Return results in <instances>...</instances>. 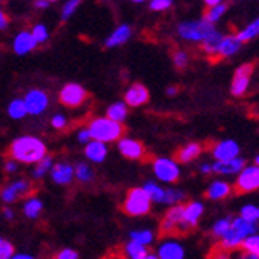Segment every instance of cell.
Wrapping results in <instances>:
<instances>
[{
    "instance_id": "56",
    "label": "cell",
    "mask_w": 259,
    "mask_h": 259,
    "mask_svg": "<svg viewBox=\"0 0 259 259\" xmlns=\"http://www.w3.org/2000/svg\"><path fill=\"white\" fill-rule=\"evenodd\" d=\"M220 4V0H205V7L207 8H210V7H215Z\"/></svg>"
},
{
    "instance_id": "8",
    "label": "cell",
    "mask_w": 259,
    "mask_h": 259,
    "mask_svg": "<svg viewBox=\"0 0 259 259\" xmlns=\"http://www.w3.org/2000/svg\"><path fill=\"white\" fill-rule=\"evenodd\" d=\"M253 63H243L234 71L231 82V94L234 97H243L250 87L251 74H253Z\"/></svg>"
},
{
    "instance_id": "40",
    "label": "cell",
    "mask_w": 259,
    "mask_h": 259,
    "mask_svg": "<svg viewBox=\"0 0 259 259\" xmlns=\"http://www.w3.org/2000/svg\"><path fill=\"white\" fill-rule=\"evenodd\" d=\"M74 174H76V177L79 179V180H82V182H89L90 179L94 177V172H92V169L85 164V163H79L76 167H74Z\"/></svg>"
},
{
    "instance_id": "26",
    "label": "cell",
    "mask_w": 259,
    "mask_h": 259,
    "mask_svg": "<svg viewBox=\"0 0 259 259\" xmlns=\"http://www.w3.org/2000/svg\"><path fill=\"white\" fill-rule=\"evenodd\" d=\"M106 146L103 144V142H98V141H92L89 142L87 147H85V157L89 160H92L95 163H101L103 160L106 158Z\"/></svg>"
},
{
    "instance_id": "14",
    "label": "cell",
    "mask_w": 259,
    "mask_h": 259,
    "mask_svg": "<svg viewBox=\"0 0 259 259\" xmlns=\"http://www.w3.org/2000/svg\"><path fill=\"white\" fill-rule=\"evenodd\" d=\"M245 164L247 163H245L242 157L228 160V161H215L212 163V172L220 174V176H237L245 167Z\"/></svg>"
},
{
    "instance_id": "12",
    "label": "cell",
    "mask_w": 259,
    "mask_h": 259,
    "mask_svg": "<svg viewBox=\"0 0 259 259\" xmlns=\"http://www.w3.org/2000/svg\"><path fill=\"white\" fill-rule=\"evenodd\" d=\"M204 213V204L199 201H191L188 204H184L182 210V222H184V229L185 232L191 231L193 228H196L199 220Z\"/></svg>"
},
{
    "instance_id": "17",
    "label": "cell",
    "mask_w": 259,
    "mask_h": 259,
    "mask_svg": "<svg viewBox=\"0 0 259 259\" xmlns=\"http://www.w3.org/2000/svg\"><path fill=\"white\" fill-rule=\"evenodd\" d=\"M232 193V185L226 180H213V182L207 187L205 190V196L212 199V201H222L228 198Z\"/></svg>"
},
{
    "instance_id": "47",
    "label": "cell",
    "mask_w": 259,
    "mask_h": 259,
    "mask_svg": "<svg viewBox=\"0 0 259 259\" xmlns=\"http://www.w3.org/2000/svg\"><path fill=\"white\" fill-rule=\"evenodd\" d=\"M231 259H259L257 254H251V253H247L243 250H236V251H231Z\"/></svg>"
},
{
    "instance_id": "25",
    "label": "cell",
    "mask_w": 259,
    "mask_h": 259,
    "mask_svg": "<svg viewBox=\"0 0 259 259\" xmlns=\"http://www.w3.org/2000/svg\"><path fill=\"white\" fill-rule=\"evenodd\" d=\"M257 36H259V18H256L254 21H251L250 24H247L243 29H240L236 33V38H237V40L242 45L253 41L254 38H257Z\"/></svg>"
},
{
    "instance_id": "11",
    "label": "cell",
    "mask_w": 259,
    "mask_h": 259,
    "mask_svg": "<svg viewBox=\"0 0 259 259\" xmlns=\"http://www.w3.org/2000/svg\"><path fill=\"white\" fill-rule=\"evenodd\" d=\"M87 92L77 84H67L60 90V103L70 108H77L87 100Z\"/></svg>"
},
{
    "instance_id": "5",
    "label": "cell",
    "mask_w": 259,
    "mask_h": 259,
    "mask_svg": "<svg viewBox=\"0 0 259 259\" xmlns=\"http://www.w3.org/2000/svg\"><path fill=\"white\" fill-rule=\"evenodd\" d=\"M182 210L184 204L172 205L167 210L160 223V236H179V234H187L184 229V222H182Z\"/></svg>"
},
{
    "instance_id": "62",
    "label": "cell",
    "mask_w": 259,
    "mask_h": 259,
    "mask_svg": "<svg viewBox=\"0 0 259 259\" xmlns=\"http://www.w3.org/2000/svg\"><path fill=\"white\" fill-rule=\"evenodd\" d=\"M254 164H256V166L259 167V155H257V157L254 158Z\"/></svg>"
},
{
    "instance_id": "7",
    "label": "cell",
    "mask_w": 259,
    "mask_h": 259,
    "mask_svg": "<svg viewBox=\"0 0 259 259\" xmlns=\"http://www.w3.org/2000/svg\"><path fill=\"white\" fill-rule=\"evenodd\" d=\"M35 191H36V187L32 185L30 182H25V180H16V182H11L0 190V198L10 204V202H15V201L25 198V196H33Z\"/></svg>"
},
{
    "instance_id": "29",
    "label": "cell",
    "mask_w": 259,
    "mask_h": 259,
    "mask_svg": "<svg viewBox=\"0 0 259 259\" xmlns=\"http://www.w3.org/2000/svg\"><path fill=\"white\" fill-rule=\"evenodd\" d=\"M226 11H228V5L225 2H220L215 7L207 8L205 13H204V16H202V19L207 21L209 24H212V25H215L220 19H222L226 15Z\"/></svg>"
},
{
    "instance_id": "21",
    "label": "cell",
    "mask_w": 259,
    "mask_h": 259,
    "mask_svg": "<svg viewBox=\"0 0 259 259\" xmlns=\"http://www.w3.org/2000/svg\"><path fill=\"white\" fill-rule=\"evenodd\" d=\"M242 242H243V237L239 234V232L236 231V229H229L226 234L220 239V245L218 247L222 248V250H225V251H236V250H239L240 248V245H242Z\"/></svg>"
},
{
    "instance_id": "42",
    "label": "cell",
    "mask_w": 259,
    "mask_h": 259,
    "mask_svg": "<svg viewBox=\"0 0 259 259\" xmlns=\"http://www.w3.org/2000/svg\"><path fill=\"white\" fill-rule=\"evenodd\" d=\"M172 62L176 65V68H185L188 65V54L185 53V51H176V53L172 54Z\"/></svg>"
},
{
    "instance_id": "19",
    "label": "cell",
    "mask_w": 259,
    "mask_h": 259,
    "mask_svg": "<svg viewBox=\"0 0 259 259\" xmlns=\"http://www.w3.org/2000/svg\"><path fill=\"white\" fill-rule=\"evenodd\" d=\"M184 247L176 240H166L158 248V259H184Z\"/></svg>"
},
{
    "instance_id": "46",
    "label": "cell",
    "mask_w": 259,
    "mask_h": 259,
    "mask_svg": "<svg viewBox=\"0 0 259 259\" xmlns=\"http://www.w3.org/2000/svg\"><path fill=\"white\" fill-rule=\"evenodd\" d=\"M172 5L171 0H152L150 2V8L153 11H163V10H167Z\"/></svg>"
},
{
    "instance_id": "54",
    "label": "cell",
    "mask_w": 259,
    "mask_h": 259,
    "mask_svg": "<svg viewBox=\"0 0 259 259\" xmlns=\"http://www.w3.org/2000/svg\"><path fill=\"white\" fill-rule=\"evenodd\" d=\"M5 167H7V171H8V172H13V171H16V169H18V164H16L15 160H8V161L5 163Z\"/></svg>"
},
{
    "instance_id": "48",
    "label": "cell",
    "mask_w": 259,
    "mask_h": 259,
    "mask_svg": "<svg viewBox=\"0 0 259 259\" xmlns=\"http://www.w3.org/2000/svg\"><path fill=\"white\" fill-rule=\"evenodd\" d=\"M209 259H231V253L229 251H225L220 247L213 248L209 254Z\"/></svg>"
},
{
    "instance_id": "44",
    "label": "cell",
    "mask_w": 259,
    "mask_h": 259,
    "mask_svg": "<svg viewBox=\"0 0 259 259\" xmlns=\"http://www.w3.org/2000/svg\"><path fill=\"white\" fill-rule=\"evenodd\" d=\"M77 7H79V2H76V0H71V2H68L67 5L63 7V10H62V19L67 21L73 15V13L77 10Z\"/></svg>"
},
{
    "instance_id": "61",
    "label": "cell",
    "mask_w": 259,
    "mask_h": 259,
    "mask_svg": "<svg viewBox=\"0 0 259 259\" xmlns=\"http://www.w3.org/2000/svg\"><path fill=\"white\" fill-rule=\"evenodd\" d=\"M144 259H158V256H155V254H150V253H149Z\"/></svg>"
},
{
    "instance_id": "1",
    "label": "cell",
    "mask_w": 259,
    "mask_h": 259,
    "mask_svg": "<svg viewBox=\"0 0 259 259\" xmlns=\"http://www.w3.org/2000/svg\"><path fill=\"white\" fill-rule=\"evenodd\" d=\"M46 146L45 142L33 136H21L11 142L8 149V155L11 160L21 161L25 164L40 163L46 157Z\"/></svg>"
},
{
    "instance_id": "36",
    "label": "cell",
    "mask_w": 259,
    "mask_h": 259,
    "mask_svg": "<svg viewBox=\"0 0 259 259\" xmlns=\"http://www.w3.org/2000/svg\"><path fill=\"white\" fill-rule=\"evenodd\" d=\"M240 250L259 256V234H253V236L245 237L242 245H240Z\"/></svg>"
},
{
    "instance_id": "10",
    "label": "cell",
    "mask_w": 259,
    "mask_h": 259,
    "mask_svg": "<svg viewBox=\"0 0 259 259\" xmlns=\"http://www.w3.org/2000/svg\"><path fill=\"white\" fill-rule=\"evenodd\" d=\"M240 155V146L234 139H223L217 142L212 147V157L215 161H228L234 160Z\"/></svg>"
},
{
    "instance_id": "41",
    "label": "cell",
    "mask_w": 259,
    "mask_h": 259,
    "mask_svg": "<svg viewBox=\"0 0 259 259\" xmlns=\"http://www.w3.org/2000/svg\"><path fill=\"white\" fill-rule=\"evenodd\" d=\"M51 166H53V161H51V157H46L36 164V167H35V171H33V176L36 177V179H40V177H43L46 172H48V169H51Z\"/></svg>"
},
{
    "instance_id": "50",
    "label": "cell",
    "mask_w": 259,
    "mask_h": 259,
    "mask_svg": "<svg viewBox=\"0 0 259 259\" xmlns=\"http://www.w3.org/2000/svg\"><path fill=\"white\" fill-rule=\"evenodd\" d=\"M103 259H126V256H125V253L120 250V248H117V250H112V251H109L105 257Z\"/></svg>"
},
{
    "instance_id": "43",
    "label": "cell",
    "mask_w": 259,
    "mask_h": 259,
    "mask_svg": "<svg viewBox=\"0 0 259 259\" xmlns=\"http://www.w3.org/2000/svg\"><path fill=\"white\" fill-rule=\"evenodd\" d=\"M32 36L35 38V41L36 43H43L48 40V30L45 25H35V29L32 30Z\"/></svg>"
},
{
    "instance_id": "49",
    "label": "cell",
    "mask_w": 259,
    "mask_h": 259,
    "mask_svg": "<svg viewBox=\"0 0 259 259\" xmlns=\"http://www.w3.org/2000/svg\"><path fill=\"white\" fill-rule=\"evenodd\" d=\"M54 259H77V253L74 250H70V248H65L62 251H59L56 254Z\"/></svg>"
},
{
    "instance_id": "27",
    "label": "cell",
    "mask_w": 259,
    "mask_h": 259,
    "mask_svg": "<svg viewBox=\"0 0 259 259\" xmlns=\"http://www.w3.org/2000/svg\"><path fill=\"white\" fill-rule=\"evenodd\" d=\"M74 174V169L70 166V164H65V163H59L53 167V179L56 184H68L71 177Z\"/></svg>"
},
{
    "instance_id": "35",
    "label": "cell",
    "mask_w": 259,
    "mask_h": 259,
    "mask_svg": "<svg viewBox=\"0 0 259 259\" xmlns=\"http://www.w3.org/2000/svg\"><path fill=\"white\" fill-rule=\"evenodd\" d=\"M144 190L149 194L150 201H153V202H161L163 204V201H164V188H161L157 184L149 182V184H146Z\"/></svg>"
},
{
    "instance_id": "31",
    "label": "cell",
    "mask_w": 259,
    "mask_h": 259,
    "mask_svg": "<svg viewBox=\"0 0 259 259\" xmlns=\"http://www.w3.org/2000/svg\"><path fill=\"white\" fill-rule=\"evenodd\" d=\"M239 217L248 220V222L259 225V205L256 204H245L242 205V209L239 212Z\"/></svg>"
},
{
    "instance_id": "28",
    "label": "cell",
    "mask_w": 259,
    "mask_h": 259,
    "mask_svg": "<svg viewBox=\"0 0 259 259\" xmlns=\"http://www.w3.org/2000/svg\"><path fill=\"white\" fill-rule=\"evenodd\" d=\"M130 35H132V29L128 27V25H120L119 29H115L111 36L106 40V46L108 48H114V46H119V45H123Z\"/></svg>"
},
{
    "instance_id": "38",
    "label": "cell",
    "mask_w": 259,
    "mask_h": 259,
    "mask_svg": "<svg viewBox=\"0 0 259 259\" xmlns=\"http://www.w3.org/2000/svg\"><path fill=\"white\" fill-rule=\"evenodd\" d=\"M152 240H153V234L150 231H136L132 234V242H136V243L142 245V247L149 245Z\"/></svg>"
},
{
    "instance_id": "2",
    "label": "cell",
    "mask_w": 259,
    "mask_h": 259,
    "mask_svg": "<svg viewBox=\"0 0 259 259\" xmlns=\"http://www.w3.org/2000/svg\"><path fill=\"white\" fill-rule=\"evenodd\" d=\"M87 132L90 138H94V141L111 142V141H117L122 138V135L125 133V126L122 123L109 120L108 117L106 119L98 117L90 122Z\"/></svg>"
},
{
    "instance_id": "57",
    "label": "cell",
    "mask_w": 259,
    "mask_h": 259,
    "mask_svg": "<svg viewBox=\"0 0 259 259\" xmlns=\"http://www.w3.org/2000/svg\"><path fill=\"white\" fill-rule=\"evenodd\" d=\"M177 90H179L177 87H167L166 94H167V95H176V94H177Z\"/></svg>"
},
{
    "instance_id": "24",
    "label": "cell",
    "mask_w": 259,
    "mask_h": 259,
    "mask_svg": "<svg viewBox=\"0 0 259 259\" xmlns=\"http://www.w3.org/2000/svg\"><path fill=\"white\" fill-rule=\"evenodd\" d=\"M232 229H236L239 234L245 239L248 236H253V234H257V225L248 222V220H245L242 217H234L232 218V225H231Z\"/></svg>"
},
{
    "instance_id": "3",
    "label": "cell",
    "mask_w": 259,
    "mask_h": 259,
    "mask_svg": "<svg viewBox=\"0 0 259 259\" xmlns=\"http://www.w3.org/2000/svg\"><path fill=\"white\" fill-rule=\"evenodd\" d=\"M217 29L215 25L209 24L204 19L198 21H185L177 25V33L180 38H184L187 41H194V43H202L207 36L213 33Z\"/></svg>"
},
{
    "instance_id": "20",
    "label": "cell",
    "mask_w": 259,
    "mask_h": 259,
    "mask_svg": "<svg viewBox=\"0 0 259 259\" xmlns=\"http://www.w3.org/2000/svg\"><path fill=\"white\" fill-rule=\"evenodd\" d=\"M202 153V146L199 142H190V144L180 147L176 152V163H190L193 160H196L199 155Z\"/></svg>"
},
{
    "instance_id": "33",
    "label": "cell",
    "mask_w": 259,
    "mask_h": 259,
    "mask_svg": "<svg viewBox=\"0 0 259 259\" xmlns=\"http://www.w3.org/2000/svg\"><path fill=\"white\" fill-rule=\"evenodd\" d=\"M231 225H232V217H225L222 220H218V222L212 226V234L218 239H222L231 229Z\"/></svg>"
},
{
    "instance_id": "63",
    "label": "cell",
    "mask_w": 259,
    "mask_h": 259,
    "mask_svg": "<svg viewBox=\"0 0 259 259\" xmlns=\"http://www.w3.org/2000/svg\"><path fill=\"white\" fill-rule=\"evenodd\" d=\"M0 245H2V239H0Z\"/></svg>"
},
{
    "instance_id": "13",
    "label": "cell",
    "mask_w": 259,
    "mask_h": 259,
    "mask_svg": "<svg viewBox=\"0 0 259 259\" xmlns=\"http://www.w3.org/2000/svg\"><path fill=\"white\" fill-rule=\"evenodd\" d=\"M24 105L29 114L36 115L48 108V95L41 92V90H32V92H29L27 97H25Z\"/></svg>"
},
{
    "instance_id": "32",
    "label": "cell",
    "mask_w": 259,
    "mask_h": 259,
    "mask_svg": "<svg viewBox=\"0 0 259 259\" xmlns=\"http://www.w3.org/2000/svg\"><path fill=\"white\" fill-rule=\"evenodd\" d=\"M126 117V106L123 103H115V105L109 106L108 109V119L112 122L122 123V120Z\"/></svg>"
},
{
    "instance_id": "22",
    "label": "cell",
    "mask_w": 259,
    "mask_h": 259,
    "mask_svg": "<svg viewBox=\"0 0 259 259\" xmlns=\"http://www.w3.org/2000/svg\"><path fill=\"white\" fill-rule=\"evenodd\" d=\"M222 38H223V33H220L218 30H215L213 33H210L209 36L205 38V40L201 43V48L204 51V54L210 59H218V48H220V43H222Z\"/></svg>"
},
{
    "instance_id": "37",
    "label": "cell",
    "mask_w": 259,
    "mask_h": 259,
    "mask_svg": "<svg viewBox=\"0 0 259 259\" xmlns=\"http://www.w3.org/2000/svg\"><path fill=\"white\" fill-rule=\"evenodd\" d=\"M8 114L13 119H22L25 114H27V109H25V105L22 100H15L11 101V105L8 108Z\"/></svg>"
},
{
    "instance_id": "52",
    "label": "cell",
    "mask_w": 259,
    "mask_h": 259,
    "mask_svg": "<svg viewBox=\"0 0 259 259\" xmlns=\"http://www.w3.org/2000/svg\"><path fill=\"white\" fill-rule=\"evenodd\" d=\"M199 171L202 172V174H210L212 172V163H202L201 166H199Z\"/></svg>"
},
{
    "instance_id": "51",
    "label": "cell",
    "mask_w": 259,
    "mask_h": 259,
    "mask_svg": "<svg viewBox=\"0 0 259 259\" xmlns=\"http://www.w3.org/2000/svg\"><path fill=\"white\" fill-rule=\"evenodd\" d=\"M65 125H67V119H65L63 115H56V117L53 119V126H54V128L60 130V128H63Z\"/></svg>"
},
{
    "instance_id": "6",
    "label": "cell",
    "mask_w": 259,
    "mask_h": 259,
    "mask_svg": "<svg viewBox=\"0 0 259 259\" xmlns=\"http://www.w3.org/2000/svg\"><path fill=\"white\" fill-rule=\"evenodd\" d=\"M237 193H253L259 190V167L256 164H245L237 174L236 184L232 187Z\"/></svg>"
},
{
    "instance_id": "16",
    "label": "cell",
    "mask_w": 259,
    "mask_h": 259,
    "mask_svg": "<svg viewBox=\"0 0 259 259\" xmlns=\"http://www.w3.org/2000/svg\"><path fill=\"white\" fill-rule=\"evenodd\" d=\"M125 101L128 106H141L149 101V90L142 84H133L126 90L125 94Z\"/></svg>"
},
{
    "instance_id": "55",
    "label": "cell",
    "mask_w": 259,
    "mask_h": 259,
    "mask_svg": "<svg viewBox=\"0 0 259 259\" xmlns=\"http://www.w3.org/2000/svg\"><path fill=\"white\" fill-rule=\"evenodd\" d=\"M79 141L81 142H89L90 141V135H89L87 130H82V132L79 133Z\"/></svg>"
},
{
    "instance_id": "4",
    "label": "cell",
    "mask_w": 259,
    "mask_h": 259,
    "mask_svg": "<svg viewBox=\"0 0 259 259\" xmlns=\"http://www.w3.org/2000/svg\"><path fill=\"white\" fill-rule=\"evenodd\" d=\"M152 201L144 188H132L126 193L122 209L132 217H141L150 212Z\"/></svg>"
},
{
    "instance_id": "58",
    "label": "cell",
    "mask_w": 259,
    "mask_h": 259,
    "mask_svg": "<svg viewBox=\"0 0 259 259\" xmlns=\"http://www.w3.org/2000/svg\"><path fill=\"white\" fill-rule=\"evenodd\" d=\"M11 259H33L32 256H27V254H18L15 257H11Z\"/></svg>"
},
{
    "instance_id": "30",
    "label": "cell",
    "mask_w": 259,
    "mask_h": 259,
    "mask_svg": "<svg viewBox=\"0 0 259 259\" xmlns=\"http://www.w3.org/2000/svg\"><path fill=\"white\" fill-rule=\"evenodd\" d=\"M123 253H125L126 259H144L149 254L147 247H142V245H139L136 242H130L125 247Z\"/></svg>"
},
{
    "instance_id": "59",
    "label": "cell",
    "mask_w": 259,
    "mask_h": 259,
    "mask_svg": "<svg viewBox=\"0 0 259 259\" xmlns=\"http://www.w3.org/2000/svg\"><path fill=\"white\" fill-rule=\"evenodd\" d=\"M35 5H36L38 8H45V7H48V5H49V2H36Z\"/></svg>"
},
{
    "instance_id": "53",
    "label": "cell",
    "mask_w": 259,
    "mask_h": 259,
    "mask_svg": "<svg viewBox=\"0 0 259 259\" xmlns=\"http://www.w3.org/2000/svg\"><path fill=\"white\" fill-rule=\"evenodd\" d=\"M8 25V18L5 16V13L0 10V30H4Z\"/></svg>"
},
{
    "instance_id": "45",
    "label": "cell",
    "mask_w": 259,
    "mask_h": 259,
    "mask_svg": "<svg viewBox=\"0 0 259 259\" xmlns=\"http://www.w3.org/2000/svg\"><path fill=\"white\" fill-rule=\"evenodd\" d=\"M13 253H15L13 245L10 242H4L2 240V245H0V259H11Z\"/></svg>"
},
{
    "instance_id": "9",
    "label": "cell",
    "mask_w": 259,
    "mask_h": 259,
    "mask_svg": "<svg viewBox=\"0 0 259 259\" xmlns=\"http://www.w3.org/2000/svg\"><path fill=\"white\" fill-rule=\"evenodd\" d=\"M153 172L161 182L174 184L180 177L179 164L171 158H157L153 161Z\"/></svg>"
},
{
    "instance_id": "18",
    "label": "cell",
    "mask_w": 259,
    "mask_h": 259,
    "mask_svg": "<svg viewBox=\"0 0 259 259\" xmlns=\"http://www.w3.org/2000/svg\"><path fill=\"white\" fill-rule=\"evenodd\" d=\"M242 48V43L236 38V35H223L222 43L218 48V59H229L236 56Z\"/></svg>"
},
{
    "instance_id": "23",
    "label": "cell",
    "mask_w": 259,
    "mask_h": 259,
    "mask_svg": "<svg viewBox=\"0 0 259 259\" xmlns=\"http://www.w3.org/2000/svg\"><path fill=\"white\" fill-rule=\"evenodd\" d=\"M38 43L35 41V38L32 36V33L29 32H21L16 40H15V45H13V49H15V53L22 56V54H27L30 51L36 46Z\"/></svg>"
},
{
    "instance_id": "15",
    "label": "cell",
    "mask_w": 259,
    "mask_h": 259,
    "mask_svg": "<svg viewBox=\"0 0 259 259\" xmlns=\"http://www.w3.org/2000/svg\"><path fill=\"white\" fill-rule=\"evenodd\" d=\"M119 150L125 158L130 160H142L146 157V149L139 141L135 139H120Z\"/></svg>"
},
{
    "instance_id": "34",
    "label": "cell",
    "mask_w": 259,
    "mask_h": 259,
    "mask_svg": "<svg viewBox=\"0 0 259 259\" xmlns=\"http://www.w3.org/2000/svg\"><path fill=\"white\" fill-rule=\"evenodd\" d=\"M184 199H185V193H184V191L174 190V188L164 190V201H163V204H167V205H179V204H182Z\"/></svg>"
},
{
    "instance_id": "39",
    "label": "cell",
    "mask_w": 259,
    "mask_h": 259,
    "mask_svg": "<svg viewBox=\"0 0 259 259\" xmlns=\"http://www.w3.org/2000/svg\"><path fill=\"white\" fill-rule=\"evenodd\" d=\"M40 212H41V201H38V199L27 201V204L24 207V213L29 218H36Z\"/></svg>"
},
{
    "instance_id": "60",
    "label": "cell",
    "mask_w": 259,
    "mask_h": 259,
    "mask_svg": "<svg viewBox=\"0 0 259 259\" xmlns=\"http://www.w3.org/2000/svg\"><path fill=\"white\" fill-rule=\"evenodd\" d=\"M4 213H5V217H7L8 220H11V218H13V212H11L10 209H5V212H4Z\"/></svg>"
}]
</instances>
